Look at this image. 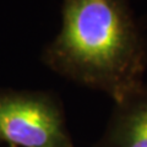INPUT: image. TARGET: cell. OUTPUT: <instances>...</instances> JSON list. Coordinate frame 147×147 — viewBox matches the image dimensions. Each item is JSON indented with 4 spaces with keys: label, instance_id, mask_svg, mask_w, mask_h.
Masks as SVG:
<instances>
[{
    "label": "cell",
    "instance_id": "6da1fadb",
    "mask_svg": "<svg viewBox=\"0 0 147 147\" xmlns=\"http://www.w3.org/2000/svg\"><path fill=\"white\" fill-rule=\"evenodd\" d=\"M63 26L43 61L115 103L144 84L147 40L129 0H63Z\"/></svg>",
    "mask_w": 147,
    "mask_h": 147
},
{
    "label": "cell",
    "instance_id": "7a4b0ae2",
    "mask_svg": "<svg viewBox=\"0 0 147 147\" xmlns=\"http://www.w3.org/2000/svg\"><path fill=\"white\" fill-rule=\"evenodd\" d=\"M0 141L13 147H74L60 103L43 92H0Z\"/></svg>",
    "mask_w": 147,
    "mask_h": 147
},
{
    "label": "cell",
    "instance_id": "3957f363",
    "mask_svg": "<svg viewBox=\"0 0 147 147\" xmlns=\"http://www.w3.org/2000/svg\"><path fill=\"white\" fill-rule=\"evenodd\" d=\"M98 147H147V84L115 103Z\"/></svg>",
    "mask_w": 147,
    "mask_h": 147
}]
</instances>
